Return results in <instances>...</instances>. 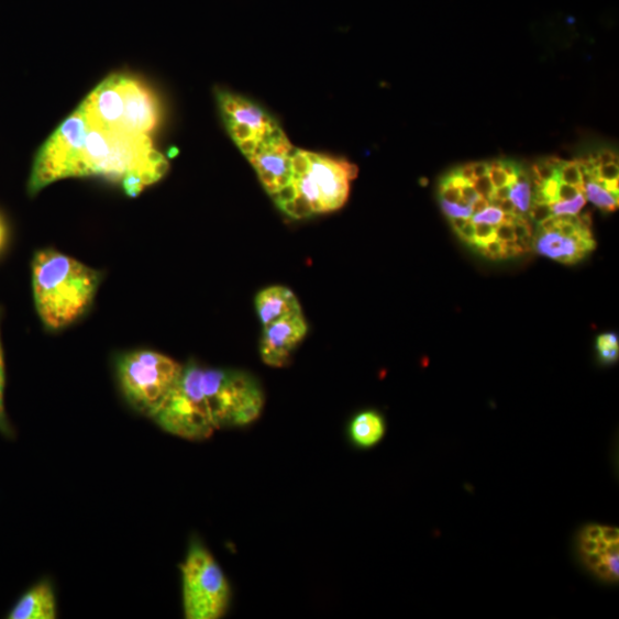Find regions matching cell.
<instances>
[{
  "label": "cell",
  "instance_id": "f6af8a7d",
  "mask_svg": "<svg viewBox=\"0 0 619 619\" xmlns=\"http://www.w3.org/2000/svg\"><path fill=\"white\" fill-rule=\"evenodd\" d=\"M510 191H511V186H509V185L498 187L495 190V197L500 199V200L509 199Z\"/></svg>",
  "mask_w": 619,
  "mask_h": 619
},
{
  "label": "cell",
  "instance_id": "9c48e42d",
  "mask_svg": "<svg viewBox=\"0 0 619 619\" xmlns=\"http://www.w3.org/2000/svg\"><path fill=\"white\" fill-rule=\"evenodd\" d=\"M89 123L80 107L67 118L38 151L29 184L31 196L46 186L73 178V172L85 145Z\"/></svg>",
  "mask_w": 619,
  "mask_h": 619
},
{
  "label": "cell",
  "instance_id": "d4e9b609",
  "mask_svg": "<svg viewBox=\"0 0 619 619\" xmlns=\"http://www.w3.org/2000/svg\"><path fill=\"white\" fill-rule=\"evenodd\" d=\"M442 209L446 214V217H449L450 219L453 218L471 219L473 217V211L471 207H463L457 203H452L442 200Z\"/></svg>",
  "mask_w": 619,
  "mask_h": 619
},
{
  "label": "cell",
  "instance_id": "836d02e7",
  "mask_svg": "<svg viewBox=\"0 0 619 619\" xmlns=\"http://www.w3.org/2000/svg\"><path fill=\"white\" fill-rule=\"evenodd\" d=\"M598 169H599L600 179L603 180L618 179L619 176L618 165L616 164L605 165V166H600Z\"/></svg>",
  "mask_w": 619,
  "mask_h": 619
},
{
  "label": "cell",
  "instance_id": "e575fe53",
  "mask_svg": "<svg viewBox=\"0 0 619 619\" xmlns=\"http://www.w3.org/2000/svg\"><path fill=\"white\" fill-rule=\"evenodd\" d=\"M462 240L466 241L468 245H475V223L468 221V223L460 231L456 232Z\"/></svg>",
  "mask_w": 619,
  "mask_h": 619
},
{
  "label": "cell",
  "instance_id": "f35d334b",
  "mask_svg": "<svg viewBox=\"0 0 619 619\" xmlns=\"http://www.w3.org/2000/svg\"><path fill=\"white\" fill-rule=\"evenodd\" d=\"M489 174L495 188L508 185V177L502 169H493Z\"/></svg>",
  "mask_w": 619,
  "mask_h": 619
},
{
  "label": "cell",
  "instance_id": "d6a6232c",
  "mask_svg": "<svg viewBox=\"0 0 619 619\" xmlns=\"http://www.w3.org/2000/svg\"><path fill=\"white\" fill-rule=\"evenodd\" d=\"M575 242L576 251L587 253L594 251L597 247V242L594 239H584L577 235L572 237Z\"/></svg>",
  "mask_w": 619,
  "mask_h": 619
},
{
  "label": "cell",
  "instance_id": "c3c4849f",
  "mask_svg": "<svg viewBox=\"0 0 619 619\" xmlns=\"http://www.w3.org/2000/svg\"><path fill=\"white\" fill-rule=\"evenodd\" d=\"M499 209L504 212H515L516 205L510 199H506L501 201Z\"/></svg>",
  "mask_w": 619,
  "mask_h": 619
},
{
  "label": "cell",
  "instance_id": "1f68e13d",
  "mask_svg": "<svg viewBox=\"0 0 619 619\" xmlns=\"http://www.w3.org/2000/svg\"><path fill=\"white\" fill-rule=\"evenodd\" d=\"M496 235H497V239H499L501 242L518 240L517 236H516L513 225L506 224V223L498 224V226L496 229Z\"/></svg>",
  "mask_w": 619,
  "mask_h": 619
},
{
  "label": "cell",
  "instance_id": "6da1fadb",
  "mask_svg": "<svg viewBox=\"0 0 619 619\" xmlns=\"http://www.w3.org/2000/svg\"><path fill=\"white\" fill-rule=\"evenodd\" d=\"M100 274L53 250L33 261V290L37 312L49 330H62L82 317L95 300Z\"/></svg>",
  "mask_w": 619,
  "mask_h": 619
},
{
  "label": "cell",
  "instance_id": "60d3db41",
  "mask_svg": "<svg viewBox=\"0 0 619 619\" xmlns=\"http://www.w3.org/2000/svg\"><path fill=\"white\" fill-rule=\"evenodd\" d=\"M557 233L564 237H573L577 234V228L567 222H559Z\"/></svg>",
  "mask_w": 619,
  "mask_h": 619
},
{
  "label": "cell",
  "instance_id": "3957f363",
  "mask_svg": "<svg viewBox=\"0 0 619 619\" xmlns=\"http://www.w3.org/2000/svg\"><path fill=\"white\" fill-rule=\"evenodd\" d=\"M90 125V124H89ZM169 164L147 134L89 128L73 178L103 176L122 180L131 173L142 175L148 185L163 178Z\"/></svg>",
  "mask_w": 619,
  "mask_h": 619
},
{
  "label": "cell",
  "instance_id": "e0dca14e",
  "mask_svg": "<svg viewBox=\"0 0 619 619\" xmlns=\"http://www.w3.org/2000/svg\"><path fill=\"white\" fill-rule=\"evenodd\" d=\"M537 250L542 255L560 261L565 256H574L575 242L572 237H564L559 233H545L537 242Z\"/></svg>",
  "mask_w": 619,
  "mask_h": 619
},
{
  "label": "cell",
  "instance_id": "7402d4cb",
  "mask_svg": "<svg viewBox=\"0 0 619 619\" xmlns=\"http://www.w3.org/2000/svg\"><path fill=\"white\" fill-rule=\"evenodd\" d=\"M586 203V199L583 195H578L576 198L568 201H557L552 206L553 213L555 214H577Z\"/></svg>",
  "mask_w": 619,
  "mask_h": 619
},
{
  "label": "cell",
  "instance_id": "44dd1931",
  "mask_svg": "<svg viewBox=\"0 0 619 619\" xmlns=\"http://www.w3.org/2000/svg\"><path fill=\"white\" fill-rule=\"evenodd\" d=\"M5 425V362L2 341H0V428H4Z\"/></svg>",
  "mask_w": 619,
  "mask_h": 619
},
{
  "label": "cell",
  "instance_id": "83f0119b",
  "mask_svg": "<svg viewBox=\"0 0 619 619\" xmlns=\"http://www.w3.org/2000/svg\"><path fill=\"white\" fill-rule=\"evenodd\" d=\"M559 184H560V179L554 178L543 183L541 187V190L550 205L559 201L557 199Z\"/></svg>",
  "mask_w": 619,
  "mask_h": 619
},
{
  "label": "cell",
  "instance_id": "7c38bea8",
  "mask_svg": "<svg viewBox=\"0 0 619 619\" xmlns=\"http://www.w3.org/2000/svg\"><path fill=\"white\" fill-rule=\"evenodd\" d=\"M578 550L588 571L607 583L618 582V528L599 524L586 526L579 534Z\"/></svg>",
  "mask_w": 619,
  "mask_h": 619
},
{
  "label": "cell",
  "instance_id": "4316f807",
  "mask_svg": "<svg viewBox=\"0 0 619 619\" xmlns=\"http://www.w3.org/2000/svg\"><path fill=\"white\" fill-rule=\"evenodd\" d=\"M531 169L533 170L538 179L543 183L550 179L559 178L557 170L546 165L544 161H541V163L533 165Z\"/></svg>",
  "mask_w": 619,
  "mask_h": 619
},
{
  "label": "cell",
  "instance_id": "7a4b0ae2",
  "mask_svg": "<svg viewBox=\"0 0 619 619\" xmlns=\"http://www.w3.org/2000/svg\"><path fill=\"white\" fill-rule=\"evenodd\" d=\"M291 168L290 184L273 198L296 220L342 208L349 197L350 180L358 174V168L345 161L301 150L294 151Z\"/></svg>",
  "mask_w": 619,
  "mask_h": 619
},
{
  "label": "cell",
  "instance_id": "f1b7e54d",
  "mask_svg": "<svg viewBox=\"0 0 619 619\" xmlns=\"http://www.w3.org/2000/svg\"><path fill=\"white\" fill-rule=\"evenodd\" d=\"M440 195L442 200L452 203H457L462 198L460 188L443 183L440 185Z\"/></svg>",
  "mask_w": 619,
  "mask_h": 619
},
{
  "label": "cell",
  "instance_id": "f546056e",
  "mask_svg": "<svg viewBox=\"0 0 619 619\" xmlns=\"http://www.w3.org/2000/svg\"><path fill=\"white\" fill-rule=\"evenodd\" d=\"M582 195L578 188L574 185L560 181L557 199L559 201H568Z\"/></svg>",
  "mask_w": 619,
  "mask_h": 619
},
{
  "label": "cell",
  "instance_id": "4dcf8cb0",
  "mask_svg": "<svg viewBox=\"0 0 619 619\" xmlns=\"http://www.w3.org/2000/svg\"><path fill=\"white\" fill-rule=\"evenodd\" d=\"M597 346L599 353L609 352V350H619L618 338L612 333L600 335L597 342Z\"/></svg>",
  "mask_w": 619,
  "mask_h": 619
},
{
  "label": "cell",
  "instance_id": "74e56055",
  "mask_svg": "<svg viewBox=\"0 0 619 619\" xmlns=\"http://www.w3.org/2000/svg\"><path fill=\"white\" fill-rule=\"evenodd\" d=\"M490 258L498 259L502 256L504 245L501 241L495 240L486 246Z\"/></svg>",
  "mask_w": 619,
  "mask_h": 619
},
{
  "label": "cell",
  "instance_id": "8d00e7d4",
  "mask_svg": "<svg viewBox=\"0 0 619 619\" xmlns=\"http://www.w3.org/2000/svg\"><path fill=\"white\" fill-rule=\"evenodd\" d=\"M501 169L508 177H518L522 167L515 161H502Z\"/></svg>",
  "mask_w": 619,
  "mask_h": 619
},
{
  "label": "cell",
  "instance_id": "7bdbcfd3",
  "mask_svg": "<svg viewBox=\"0 0 619 619\" xmlns=\"http://www.w3.org/2000/svg\"><path fill=\"white\" fill-rule=\"evenodd\" d=\"M453 173L456 174L457 176L463 177L469 183H473L475 179L472 164L456 168L455 170H453Z\"/></svg>",
  "mask_w": 619,
  "mask_h": 619
},
{
  "label": "cell",
  "instance_id": "9a60e30c",
  "mask_svg": "<svg viewBox=\"0 0 619 619\" xmlns=\"http://www.w3.org/2000/svg\"><path fill=\"white\" fill-rule=\"evenodd\" d=\"M58 617L55 589L48 581H42L20 598L8 618L56 619Z\"/></svg>",
  "mask_w": 619,
  "mask_h": 619
},
{
  "label": "cell",
  "instance_id": "5bb4252c",
  "mask_svg": "<svg viewBox=\"0 0 619 619\" xmlns=\"http://www.w3.org/2000/svg\"><path fill=\"white\" fill-rule=\"evenodd\" d=\"M255 306L263 328L284 318L302 313L298 298L290 289L283 286H273L259 291Z\"/></svg>",
  "mask_w": 619,
  "mask_h": 619
},
{
  "label": "cell",
  "instance_id": "d590c367",
  "mask_svg": "<svg viewBox=\"0 0 619 619\" xmlns=\"http://www.w3.org/2000/svg\"><path fill=\"white\" fill-rule=\"evenodd\" d=\"M461 196L468 206H472V203L479 198L473 184L471 183L461 188Z\"/></svg>",
  "mask_w": 619,
  "mask_h": 619
},
{
  "label": "cell",
  "instance_id": "277c9868",
  "mask_svg": "<svg viewBox=\"0 0 619 619\" xmlns=\"http://www.w3.org/2000/svg\"><path fill=\"white\" fill-rule=\"evenodd\" d=\"M79 107L91 126L147 136L161 120L153 91L142 80L124 74L103 79Z\"/></svg>",
  "mask_w": 619,
  "mask_h": 619
},
{
  "label": "cell",
  "instance_id": "7dc6e473",
  "mask_svg": "<svg viewBox=\"0 0 619 619\" xmlns=\"http://www.w3.org/2000/svg\"><path fill=\"white\" fill-rule=\"evenodd\" d=\"M581 228L589 229L594 225V221H592L590 212H585L582 217H578Z\"/></svg>",
  "mask_w": 619,
  "mask_h": 619
},
{
  "label": "cell",
  "instance_id": "d6986e66",
  "mask_svg": "<svg viewBox=\"0 0 619 619\" xmlns=\"http://www.w3.org/2000/svg\"><path fill=\"white\" fill-rule=\"evenodd\" d=\"M559 179L562 183L576 186L582 195L585 194V187L582 183V175L576 161H571V163H565L564 161V164L559 169Z\"/></svg>",
  "mask_w": 619,
  "mask_h": 619
},
{
  "label": "cell",
  "instance_id": "ab89813d",
  "mask_svg": "<svg viewBox=\"0 0 619 619\" xmlns=\"http://www.w3.org/2000/svg\"><path fill=\"white\" fill-rule=\"evenodd\" d=\"M599 163L601 166L610 165V164L618 165V158L612 151L605 148L601 152H599Z\"/></svg>",
  "mask_w": 619,
  "mask_h": 619
},
{
  "label": "cell",
  "instance_id": "ac0fdd59",
  "mask_svg": "<svg viewBox=\"0 0 619 619\" xmlns=\"http://www.w3.org/2000/svg\"><path fill=\"white\" fill-rule=\"evenodd\" d=\"M585 194L592 203H595L604 211L612 212L618 206V201H616L605 188L595 183L585 186Z\"/></svg>",
  "mask_w": 619,
  "mask_h": 619
},
{
  "label": "cell",
  "instance_id": "681fc988",
  "mask_svg": "<svg viewBox=\"0 0 619 619\" xmlns=\"http://www.w3.org/2000/svg\"><path fill=\"white\" fill-rule=\"evenodd\" d=\"M7 239V228L2 219H0V251H2Z\"/></svg>",
  "mask_w": 619,
  "mask_h": 619
},
{
  "label": "cell",
  "instance_id": "603a6c76",
  "mask_svg": "<svg viewBox=\"0 0 619 619\" xmlns=\"http://www.w3.org/2000/svg\"><path fill=\"white\" fill-rule=\"evenodd\" d=\"M502 211L498 208L489 207L482 212H478L473 218V223H487L491 225H498L502 220Z\"/></svg>",
  "mask_w": 619,
  "mask_h": 619
},
{
  "label": "cell",
  "instance_id": "ffe728a7",
  "mask_svg": "<svg viewBox=\"0 0 619 619\" xmlns=\"http://www.w3.org/2000/svg\"><path fill=\"white\" fill-rule=\"evenodd\" d=\"M510 200L521 210L526 212L530 209L531 187L530 184H516L511 187Z\"/></svg>",
  "mask_w": 619,
  "mask_h": 619
},
{
  "label": "cell",
  "instance_id": "4fadbf2b",
  "mask_svg": "<svg viewBox=\"0 0 619 619\" xmlns=\"http://www.w3.org/2000/svg\"><path fill=\"white\" fill-rule=\"evenodd\" d=\"M307 334L308 324L303 313L284 318L264 328L261 341L262 361L272 367L285 366Z\"/></svg>",
  "mask_w": 619,
  "mask_h": 619
},
{
  "label": "cell",
  "instance_id": "484cf974",
  "mask_svg": "<svg viewBox=\"0 0 619 619\" xmlns=\"http://www.w3.org/2000/svg\"><path fill=\"white\" fill-rule=\"evenodd\" d=\"M551 217H553V210L550 203H533L530 210V218L534 223L541 224Z\"/></svg>",
  "mask_w": 619,
  "mask_h": 619
},
{
  "label": "cell",
  "instance_id": "ee69618b",
  "mask_svg": "<svg viewBox=\"0 0 619 619\" xmlns=\"http://www.w3.org/2000/svg\"><path fill=\"white\" fill-rule=\"evenodd\" d=\"M490 207V202L487 199L479 197L476 201H474L471 206L473 213L482 212Z\"/></svg>",
  "mask_w": 619,
  "mask_h": 619
},
{
  "label": "cell",
  "instance_id": "ba28073f",
  "mask_svg": "<svg viewBox=\"0 0 619 619\" xmlns=\"http://www.w3.org/2000/svg\"><path fill=\"white\" fill-rule=\"evenodd\" d=\"M199 367L183 366L177 386L153 418L165 432L187 441H205L218 430L205 407Z\"/></svg>",
  "mask_w": 619,
  "mask_h": 619
},
{
  "label": "cell",
  "instance_id": "30bf717a",
  "mask_svg": "<svg viewBox=\"0 0 619 619\" xmlns=\"http://www.w3.org/2000/svg\"><path fill=\"white\" fill-rule=\"evenodd\" d=\"M218 99L230 136L247 158L280 128L261 107L244 97L221 91Z\"/></svg>",
  "mask_w": 619,
  "mask_h": 619
},
{
  "label": "cell",
  "instance_id": "8fae6325",
  "mask_svg": "<svg viewBox=\"0 0 619 619\" xmlns=\"http://www.w3.org/2000/svg\"><path fill=\"white\" fill-rule=\"evenodd\" d=\"M295 148L279 128L270 137L263 141L248 157L265 191L276 196L286 188L292 178L291 156Z\"/></svg>",
  "mask_w": 619,
  "mask_h": 619
},
{
  "label": "cell",
  "instance_id": "cb8c5ba5",
  "mask_svg": "<svg viewBox=\"0 0 619 619\" xmlns=\"http://www.w3.org/2000/svg\"><path fill=\"white\" fill-rule=\"evenodd\" d=\"M479 197L487 199L489 202L495 198V186L489 176L475 178L472 183Z\"/></svg>",
  "mask_w": 619,
  "mask_h": 619
},
{
  "label": "cell",
  "instance_id": "f907efd6",
  "mask_svg": "<svg viewBox=\"0 0 619 619\" xmlns=\"http://www.w3.org/2000/svg\"><path fill=\"white\" fill-rule=\"evenodd\" d=\"M516 218L517 217L515 212H505V214H502L501 223L513 225Z\"/></svg>",
  "mask_w": 619,
  "mask_h": 619
},
{
  "label": "cell",
  "instance_id": "52a82bcc",
  "mask_svg": "<svg viewBox=\"0 0 619 619\" xmlns=\"http://www.w3.org/2000/svg\"><path fill=\"white\" fill-rule=\"evenodd\" d=\"M183 608L187 619H220L230 606L231 587L212 554L192 542L180 565Z\"/></svg>",
  "mask_w": 619,
  "mask_h": 619
},
{
  "label": "cell",
  "instance_id": "bcb514c9",
  "mask_svg": "<svg viewBox=\"0 0 619 619\" xmlns=\"http://www.w3.org/2000/svg\"><path fill=\"white\" fill-rule=\"evenodd\" d=\"M469 219L465 218H453L450 219L451 226L455 232H460L467 223Z\"/></svg>",
  "mask_w": 619,
  "mask_h": 619
},
{
  "label": "cell",
  "instance_id": "2e32d148",
  "mask_svg": "<svg viewBox=\"0 0 619 619\" xmlns=\"http://www.w3.org/2000/svg\"><path fill=\"white\" fill-rule=\"evenodd\" d=\"M385 434V420L374 411L360 413L350 424V436L356 445L363 449H369L380 443Z\"/></svg>",
  "mask_w": 619,
  "mask_h": 619
},
{
  "label": "cell",
  "instance_id": "b9f144b4",
  "mask_svg": "<svg viewBox=\"0 0 619 619\" xmlns=\"http://www.w3.org/2000/svg\"><path fill=\"white\" fill-rule=\"evenodd\" d=\"M472 167H473V174H474L475 178L488 176L489 173H490V167H489V164H487V163L472 164Z\"/></svg>",
  "mask_w": 619,
  "mask_h": 619
},
{
  "label": "cell",
  "instance_id": "8992f818",
  "mask_svg": "<svg viewBox=\"0 0 619 619\" xmlns=\"http://www.w3.org/2000/svg\"><path fill=\"white\" fill-rule=\"evenodd\" d=\"M183 365L173 358L139 350L118 363V378L130 406L151 419L165 406L178 384Z\"/></svg>",
  "mask_w": 619,
  "mask_h": 619
},
{
  "label": "cell",
  "instance_id": "5b68a950",
  "mask_svg": "<svg viewBox=\"0 0 619 619\" xmlns=\"http://www.w3.org/2000/svg\"><path fill=\"white\" fill-rule=\"evenodd\" d=\"M207 411L218 430L247 425L264 408V394L254 376L241 371L199 368Z\"/></svg>",
  "mask_w": 619,
  "mask_h": 619
}]
</instances>
